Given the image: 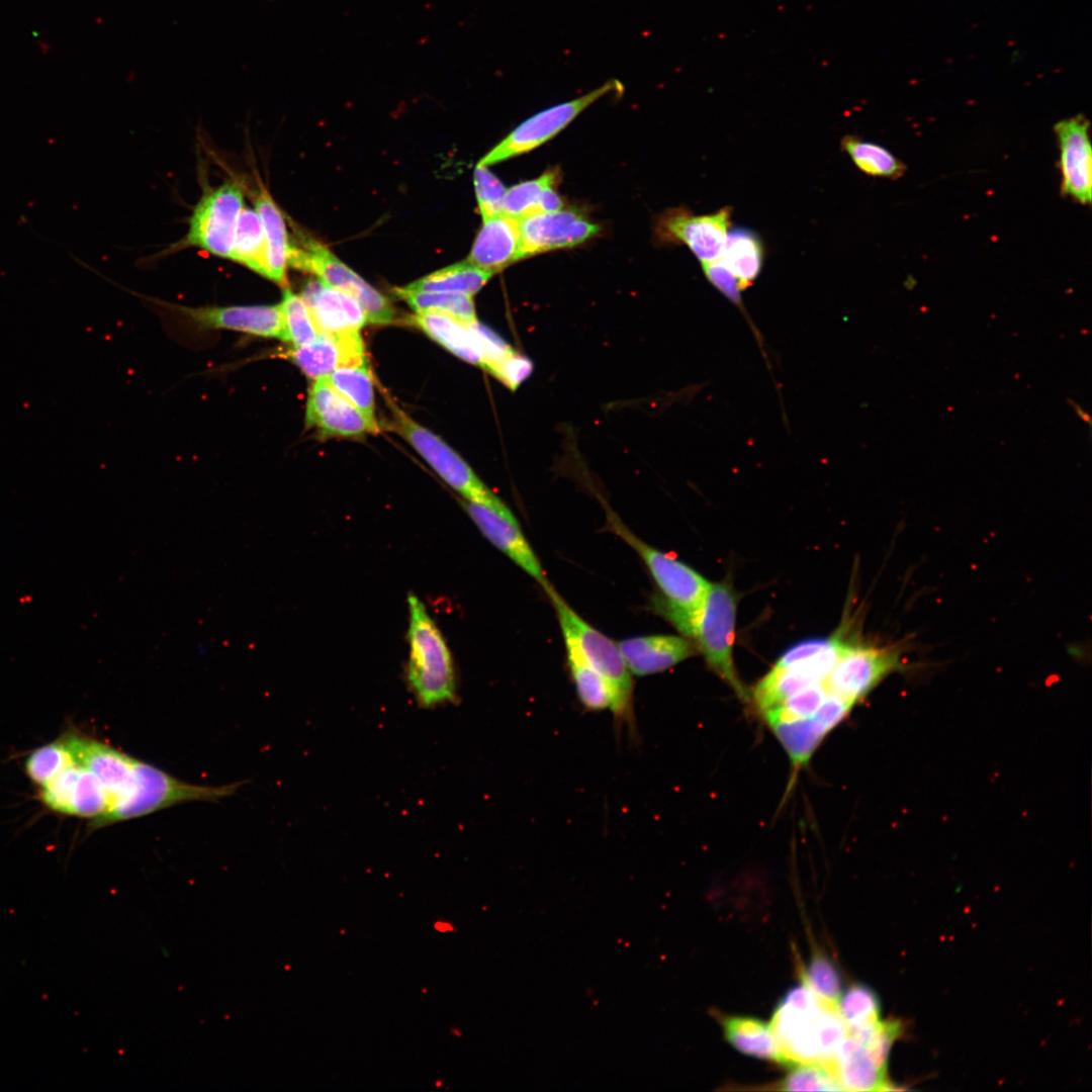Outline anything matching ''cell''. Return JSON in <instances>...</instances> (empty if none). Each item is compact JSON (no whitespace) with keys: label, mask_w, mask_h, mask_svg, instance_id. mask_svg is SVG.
I'll return each instance as SVG.
<instances>
[{"label":"cell","mask_w":1092,"mask_h":1092,"mask_svg":"<svg viewBox=\"0 0 1092 1092\" xmlns=\"http://www.w3.org/2000/svg\"><path fill=\"white\" fill-rule=\"evenodd\" d=\"M473 182L479 212L482 219L502 213L506 187L486 166L477 164Z\"/></svg>","instance_id":"cell-44"},{"label":"cell","mask_w":1092,"mask_h":1092,"mask_svg":"<svg viewBox=\"0 0 1092 1092\" xmlns=\"http://www.w3.org/2000/svg\"><path fill=\"white\" fill-rule=\"evenodd\" d=\"M300 297L320 334L359 332L368 323L357 300L318 278L307 282Z\"/></svg>","instance_id":"cell-22"},{"label":"cell","mask_w":1092,"mask_h":1092,"mask_svg":"<svg viewBox=\"0 0 1092 1092\" xmlns=\"http://www.w3.org/2000/svg\"><path fill=\"white\" fill-rule=\"evenodd\" d=\"M777 1085L785 1091H843L834 1075L819 1063H800Z\"/></svg>","instance_id":"cell-43"},{"label":"cell","mask_w":1092,"mask_h":1092,"mask_svg":"<svg viewBox=\"0 0 1092 1092\" xmlns=\"http://www.w3.org/2000/svg\"><path fill=\"white\" fill-rule=\"evenodd\" d=\"M736 610L737 598L731 584L711 583L691 638L696 641L709 667L739 699L748 702L750 696L738 676L733 661Z\"/></svg>","instance_id":"cell-6"},{"label":"cell","mask_w":1092,"mask_h":1092,"mask_svg":"<svg viewBox=\"0 0 1092 1092\" xmlns=\"http://www.w3.org/2000/svg\"><path fill=\"white\" fill-rule=\"evenodd\" d=\"M76 760L65 742H54L31 752L25 761V771L35 784L43 787Z\"/></svg>","instance_id":"cell-37"},{"label":"cell","mask_w":1092,"mask_h":1092,"mask_svg":"<svg viewBox=\"0 0 1092 1092\" xmlns=\"http://www.w3.org/2000/svg\"><path fill=\"white\" fill-rule=\"evenodd\" d=\"M407 686L422 708L455 703L456 674L446 641L425 605L413 593L407 596Z\"/></svg>","instance_id":"cell-1"},{"label":"cell","mask_w":1092,"mask_h":1092,"mask_svg":"<svg viewBox=\"0 0 1092 1092\" xmlns=\"http://www.w3.org/2000/svg\"><path fill=\"white\" fill-rule=\"evenodd\" d=\"M831 1072L843 1091L881 1090L888 1085L885 1067L850 1032H847L835 1053Z\"/></svg>","instance_id":"cell-25"},{"label":"cell","mask_w":1092,"mask_h":1092,"mask_svg":"<svg viewBox=\"0 0 1092 1092\" xmlns=\"http://www.w3.org/2000/svg\"><path fill=\"white\" fill-rule=\"evenodd\" d=\"M307 377L317 379L338 368L367 361L359 332L320 334L310 344L293 347L286 354Z\"/></svg>","instance_id":"cell-20"},{"label":"cell","mask_w":1092,"mask_h":1092,"mask_svg":"<svg viewBox=\"0 0 1092 1092\" xmlns=\"http://www.w3.org/2000/svg\"><path fill=\"white\" fill-rule=\"evenodd\" d=\"M393 293L416 311L436 310L471 324L477 321L472 295L459 292L419 291L395 287Z\"/></svg>","instance_id":"cell-35"},{"label":"cell","mask_w":1092,"mask_h":1092,"mask_svg":"<svg viewBox=\"0 0 1092 1092\" xmlns=\"http://www.w3.org/2000/svg\"><path fill=\"white\" fill-rule=\"evenodd\" d=\"M532 371L531 362L516 352L497 363L490 373L511 389H516Z\"/></svg>","instance_id":"cell-47"},{"label":"cell","mask_w":1092,"mask_h":1092,"mask_svg":"<svg viewBox=\"0 0 1092 1092\" xmlns=\"http://www.w3.org/2000/svg\"><path fill=\"white\" fill-rule=\"evenodd\" d=\"M495 274L469 263H455L422 277L405 287L419 291L459 292L474 295Z\"/></svg>","instance_id":"cell-30"},{"label":"cell","mask_w":1092,"mask_h":1092,"mask_svg":"<svg viewBox=\"0 0 1092 1092\" xmlns=\"http://www.w3.org/2000/svg\"><path fill=\"white\" fill-rule=\"evenodd\" d=\"M324 378L367 418L376 421L373 380L367 361L355 367L338 368Z\"/></svg>","instance_id":"cell-36"},{"label":"cell","mask_w":1092,"mask_h":1092,"mask_svg":"<svg viewBox=\"0 0 1092 1092\" xmlns=\"http://www.w3.org/2000/svg\"><path fill=\"white\" fill-rule=\"evenodd\" d=\"M244 207V191L236 180H229L205 192L193 208L183 247H197L224 259H231L236 229Z\"/></svg>","instance_id":"cell-8"},{"label":"cell","mask_w":1092,"mask_h":1092,"mask_svg":"<svg viewBox=\"0 0 1092 1092\" xmlns=\"http://www.w3.org/2000/svg\"><path fill=\"white\" fill-rule=\"evenodd\" d=\"M823 1002L802 982L779 1002L770 1026L787 1067L819 1063L818 1020Z\"/></svg>","instance_id":"cell-10"},{"label":"cell","mask_w":1092,"mask_h":1092,"mask_svg":"<svg viewBox=\"0 0 1092 1092\" xmlns=\"http://www.w3.org/2000/svg\"><path fill=\"white\" fill-rule=\"evenodd\" d=\"M518 220L520 260L548 251L575 247L600 231L598 224L581 213L568 209L537 212Z\"/></svg>","instance_id":"cell-13"},{"label":"cell","mask_w":1092,"mask_h":1092,"mask_svg":"<svg viewBox=\"0 0 1092 1092\" xmlns=\"http://www.w3.org/2000/svg\"><path fill=\"white\" fill-rule=\"evenodd\" d=\"M241 783L219 787L198 786L182 782L164 770L135 759L134 775L129 791L108 803L107 810L91 825L99 828L112 823L139 818L177 804L195 801H217L233 795Z\"/></svg>","instance_id":"cell-3"},{"label":"cell","mask_w":1092,"mask_h":1092,"mask_svg":"<svg viewBox=\"0 0 1092 1092\" xmlns=\"http://www.w3.org/2000/svg\"><path fill=\"white\" fill-rule=\"evenodd\" d=\"M388 406L391 412L390 430L406 440L432 469L465 500L484 505L504 514H513L444 440L415 422L394 402L389 400Z\"/></svg>","instance_id":"cell-5"},{"label":"cell","mask_w":1092,"mask_h":1092,"mask_svg":"<svg viewBox=\"0 0 1092 1092\" xmlns=\"http://www.w3.org/2000/svg\"><path fill=\"white\" fill-rule=\"evenodd\" d=\"M701 265L707 280L737 307L743 309L739 283L724 263L718 259Z\"/></svg>","instance_id":"cell-46"},{"label":"cell","mask_w":1092,"mask_h":1092,"mask_svg":"<svg viewBox=\"0 0 1092 1092\" xmlns=\"http://www.w3.org/2000/svg\"><path fill=\"white\" fill-rule=\"evenodd\" d=\"M840 145L856 168L869 176L898 179L906 171L905 164L879 144L847 134L841 139Z\"/></svg>","instance_id":"cell-31"},{"label":"cell","mask_w":1092,"mask_h":1092,"mask_svg":"<svg viewBox=\"0 0 1092 1092\" xmlns=\"http://www.w3.org/2000/svg\"><path fill=\"white\" fill-rule=\"evenodd\" d=\"M802 982L824 1003L836 1006L842 995L841 975L835 964L825 954H813L802 974Z\"/></svg>","instance_id":"cell-38"},{"label":"cell","mask_w":1092,"mask_h":1092,"mask_svg":"<svg viewBox=\"0 0 1092 1092\" xmlns=\"http://www.w3.org/2000/svg\"><path fill=\"white\" fill-rule=\"evenodd\" d=\"M720 260L736 277L740 289H746L762 269L764 246L760 236L745 226L729 229Z\"/></svg>","instance_id":"cell-29"},{"label":"cell","mask_w":1092,"mask_h":1092,"mask_svg":"<svg viewBox=\"0 0 1092 1092\" xmlns=\"http://www.w3.org/2000/svg\"><path fill=\"white\" fill-rule=\"evenodd\" d=\"M1054 131L1060 150L1061 194L1089 205L1092 195L1090 122L1080 113L1059 120Z\"/></svg>","instance_id":"cell-15"},{"label":"cell","mask_w":1092,"mask_h":1092,"mask_svg":"<svg viewBox=\"0 0 1092 1092\" xmlns=\"http://www.w3.org/2000/svg\"><path fill=\"white\" fill-rule=\"evenodd\" d=\"M564 642L568 667L580 703L594 712L611 709V693L602 675L572 641L564 639Z\"/></svg>","instance_id":"cell-32"},{"label":"cell","mask_w":1092,"mask_h":1092,"mask_svg":"<svg viewBox=\"0 0 1092 1092\" xmlns=\"http://www.w3.org/2000/svg\"><path fill=\"white\" fill-rule=\"evenodd\" d=\"M556 179L555 171H547L536 179L524 181L507 189L502 213L516 219L537 213L543 190L546 186L555 183Z\"/></svg>","instance_id":"cell-41"},{"label":"cell","mask_w":1092,"mask_h":1092,"mask_svg":"<svg viewBox=\"0 0 1092 1092\" xmlns=\"http://www.w3.org/2000/svg\"><path fill=\"white\" fill-rule=\"evenodd\" d=\"M554 185L555 183L550 184L543 190L538 203V212H553L563 208V202L554 189Z\"/></svg>","instance_id":"cell-49"},{"label":"cell","mask_w":1092,"mask_h":1092,"mask_svg":"<svg viewBox=\"0 0 1092 1092\" xmlns=\"http://www.w3.org/2000/svg\"><path fill=\"white\" fill-rule=\"evenodd\" d=\"M837 1011L848 1029H854L880 1020V1003L877 995L867 986L855 984L842 993Z\"/></svg>","instance_id":"cell-40"},{"label":"cell","mask_w":1092,"mask_h":1092,"mask_svg":"<svg viewBox=\"0 0 1092 1092\" xmlns=\"http://www.w3.org/2000/svg\"><path fill=\"white\" fill-rule=\"evenodd\" d=\"M550 598L564 639L572 641L587 662L602 675L612 698L611 711L617 721L633 722V679L617 644L580 618L549 583Z\"/></svg>","instance_id":"cell-4"},{"label":"cell","mask_w":1092,"mask_h":1092,"mask_svg":"<svg viewBox=\"0 0 1092 1092\" xmlns=\"http://www.w3.org/2000/svg\"><path fill=\"white\" fill-rule=\"evenodd\" d=\"M474 335L482 354V368L490 370L502 360L513 354L512 350L497 335L480 325L477 321L467 324Z\"/></svg>","instance_id":"cell-45"},{"label":"cell","mask_w":1092,"mask_h":1092,"mask_svg":"<svg viewBox=\"0 0 1092 1092\" xmlns=\"http://www.w3.org/2000/svg\"><path fill=\"white\" fill-rule=\"evenodd\" d=\"M254 204L264 229L266 278L283 284L286 281L290 248L285 219L269 192L263 187L256 194Z\"/></svg>","instance_id":"cell-27"},{"label":"cell","mask_w":1092,"mask_h":1092,"mask_svg":"<svg viewBox=\"0 0 1092 1092\" xmlns=\"http://www.w3.org/2000/svg\"><path fill=\"white\" fill-rule=\"evenodd\" d=\"M622 90L623 85L619 80H609L586 94L532 115L482 157L478 164L488 167L538 148L560 132L597 100Z\"/></svg>","instance_id":"cell-9"},{"label":"cell","mask_w":1092,"mask_h":1092,"mask_svg":"<svg viewBox=\"0 0 1092 1092\" xmlns=\"http://www.w3.org/2000/svg\"><path fill=\"white\" fill-rule=\"evenodd\" d=\"M306 426L325 437H360L379 432L377 421L367 418L324 378L314 379L307 396Z\"/></svg>","instance_id":"cell-16"},{"label":"cell","mask_w":1092,"mask_h":1092,"mask_svg":"<svg viewBox=\"0 0 1092 1092\" xmlns=\"http://www.w3.org/2000/svg\"><path fill=\"white\" fill-rule=\"evenodd\" d=\"M617 646L631 673L662 672L695 654L691 641L675 635H648L622 640Z\"/></svg>","instance_id":"cell-23"},{"label":"cell","mask_w":1092,"mask_h":1092,"mask_svg":"<svg viewBox=\"0 0 1092 1092\" xmlns=\"http://www.w3.org/2000/svg\"><path fill=\"white\" fill-rule=\"evenodd\" d=\"M824 682L807 687L787 698L776 708L762 714L767 725L776 722L801 720L812 717L828 695Z\"/></svg>","instance_id":"cell-42"},{"label":"cell","mask_w":1092,"mask_h":1092,"mask_svg":"<svg viewBox=\"0 0 1092 1092\" xmlns=\"http://www.w3.org/2000/svg\"><path fill=\"white\" fill-rule=\"evenodd\" d=\"M64 742L76 762L100 782L108 796V803L129 791L136 758L87 737L72 735Z\"/></svg>","instance_id":"cell-21"},{"label":"cell","mask_w":1092,"mask_h":1092,"mask_svg":"<svg viewBox=\"0 0 1092 1092\" xmlns=\"http://www.w3.org/2000/svg\"><path fill=\"white\" fill-rule=\"evenodd\" d=\"M609 525L640 555L662 594L663 615L686 636L692 637L696 619L711 582L687 564L646 544L629 531L615 515Z\"/></svg>","instance_id":"cell-2"},{"label":"cell","mask_w":1092,"mask_h":1092,"mask_svg":"<svg viewBox=\"0 0 1092 1092\" xmlns=\"http://www.w3.org/2000/svg\"><path fill=\"white\" fill-rule=\"evenodd\" d=\"M845 642L833 637L822 651L784 668L772 667L752 691V701L762 715L797 692L824 682L837 661Z\"/></svg>","instance_id":"cell-12"},{"label":"cell","mask_w":1092,"mask_h":1092,"mask_svg":"<svg viewBox=\"0 0 1092 1092\" xmlns=\"http://www.w3.org/2000/svg\"><path fill=\"white\" fill-rule=\"evenodd\" d=\"M473 242L469 263L496 273L519 259V220L504 213L482 219Z\"/></svg>","instance_id":"cell-24"},{"label":"cell","mask_w":1092,"mask_h":1092,"mask_svg":"<svg viewBox=\"0 0 1092 1092\" xmlns=\"http://www.w3.org/2000/svg\"><path fill=\"white\" fill-rule=\"evenodd\" d=\"M902 667L896 647L845 643L825 684L829 693L855 705L882 679Z\"/></svg>","instance_id":"cell-11"},{"label":"cell","mask_w":1092,"mask_h":1092,"mask_svg":"<svg viewBox=\"0 0 1092 1092\" xmlns=\"http://www.w3.org/2000/svg\"><path fill=\"white\" fill-rule=\"evenodd\" d=\"M465 511L485 538L544 588L550 582L533 549L524 537L514 514L465 500Z\"/></svg>","instance_id":"cell-19"},{"label":"cell","mask_w":1092,"mask_h":1092,"mask_svg":"<svg viewBox=\"0 0 1092 1092\" xmlns=\"http://www.w3.org/2000/svg\"><path fill=\"white\" fill-rule=\"evenodd\" d=\"M231 259L266 277L264 229L256 209L243 207L236 229Z\"/></svg>","instance_id":"cell-34"},{"label":"cell","mask_w":1092,"mask_h":1092,"mask_svg":"<svg viewBox=\"0 0 1092 1092\" xmlns=\"http://www.w3.org/2000/svg\"><path fill=\"white\" fill-rule=\"evenodd\" d=\"M285 326L286 341L293 347L312 343L320 335L310 312L301 299L290 289H284L280 302Z\"/></svg>","instance_id":"cell-39"},{"label":"cell","mask_w":1092,"mask_h":1092,"mask_svg":"<svg viewBox=\"0 0 1092 1092\" xmlns=\"http://www.w3.org/2000/svg\"><path fill=\"white\" fill-rule=\"evenodd\" d=\"M288 265L309 272L359 302L368 323L388 325L395 311L389 300L337 258L325 245L301 232L289 248Z\"/></svg>","instance_id":"cell-7"},{"label":"cell","mask_w":1092,"mask_h":1092,"mask_svg":"<svg viewBox=\"0 0 1092 1092\" xmlns=\"http://www.w3.org/2000/svg\"><path fill=\"white\" fill-rule=\"evenodd\" d=\"M410 323L455 356L482 367L480 348L467 324L436 310L416 311Z\"/></svg>","instance_id":"cell-26"},{"label":"cell","mask_w":1092,"mask_h":1092,"mask_svg":"<svg viewBox=\"0 0 1092 1092\" xmlns=\"http://www.w3.org/2000/svg\"><path fill=\"white\" fill-rule=\"evenodd\" d=\"M833 640V637L827 639H811L802 641L793 647L789 648L776 662L775 668H784L792 665L798 661L804 660L826 648Z\"/></svg>","instance_id":"cell-48"},{"label":"cell","mask_w":1092,"mask_h":1092,"mask_svg":"<svg viewBox=\"0 0 1092 1092\" xmlns=\"http://www.w3.org/2000/svg\"><path fill=\"white\" fill-rule=\"evenodd\" d=\"M726 1040L738 1052L787 1066L770 1023L739 1015L719 1017Z\"/></svg>","instance_id":"cell-28"},{"label":"cell","mask_w":1092,"mask_h":1092,"mask_svg":"<svg viewBox=\"0 0 1092 1092\" xmlns=\"http://www.w3.org/2000/svg\"><path fill=\"white\" fill-rule=\"evenodd\" d=\"M784 746L795 770L808 763L827 733L810 717L768 724Z\"/></svg>","instance_id":"cell-33"},{"label":"cell","mask_w":1092,"mask_h":1092,"mask_svg":"<svg viewBox=\"0 0 1092 1092\" xmlns=\"http://www.w3.org/2000/svg\"><path fill=\"white\" fill-rule=\"evenodd\" d=\"M731 217L730 206L708 214L675 208L662 215L659 230L666 241L686 245L701 263L712 262L722 255Z\"/></svg>","instance_id":"cell-14"},{"label":"cell","mask_w":1092,"mask_h":1092,"mask_svg":"<svg viewBox=\"0 0 1092 1092\" xmlns=\"http://www.w3.org/2000/svg\"><path fill=\"white\" fill-rule=\"evenodd\" d=\"M202 329L228 330L286 341L282 309L276 305L177 306Z\"/></svg>","instance_id":"cell-17"},{"label":"cell","mask_w":1092,"mask_h":1092,"mask_svg":"<svg viewBox=\"0 0 1092 1092\" xmlns=\"http://www.w3.org/2000/svg\"><path fill=\"white\" fill-rule=\"evenodd\" d=\"M40 798L54 811L92 820L108 807V796L100 782L78 763L43 786Z\"/></svg>","instance_id":"cell-18"}]
</instances>
